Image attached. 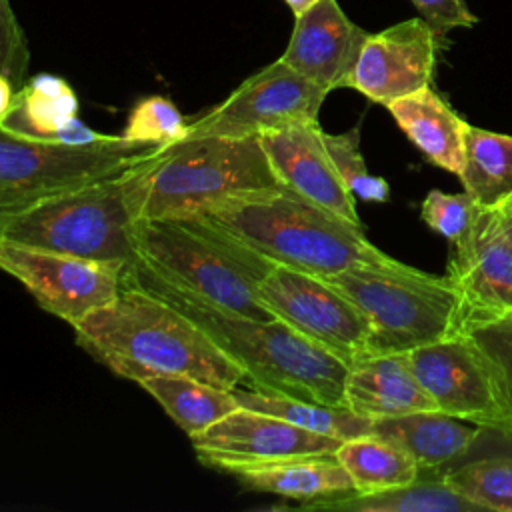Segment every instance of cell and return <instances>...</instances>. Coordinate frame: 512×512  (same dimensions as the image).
Returning a JSON list of instances; mask_svg holds the SVG:
<instances>
[{
	"instance_id": "obj_12",
	"label": "cell",
	"mask_w": 512,
	"mask_h": 512,
	"mask_svg": "<svg viewBox=\"0 0 512 512\" xmlns=\"http://www.w3.org/2000/svg\"><path fill=\"white\" fill-rule=\"evenodd\" d=\"M0 270L14 276L40 308L72 326L120 294L126 264L0 240Z\"/></svg>"
},
{
	"instance_id": "obj_24",
	"label": "cell",
	"mask_w": 512,
	"mask_h": 512,
	"mask_svg": "<svg viewBox=\"0 0 512 512\" xmlns=\"http://www.w3.org/2000/svg\"><path fill=\"white\" fill-rule=\"evenodd\" d=\"M138 384L188 436L204 432L240 408L232 390L192 376H150Z\"/></svg>"
},
{
	"instance_id": "obj_30",
	"label": "cell",
	"mask_w": 512,
	"mask_h": 512,
	"mask_svg": "<svg viewBox=\"0 0 512 512\" xmlns=\"http://www.w3.org/2000/svg\"><path fill=\"white\" fill-rule=\"evenodd\" d=\"M188 134V122L178 110V106L160 94L140 98L126 120L122 132L124 138L154 144L166 148L184 140Z\"/></svg>"
},
{
	"instance_id": "obj_4",
	"label": "cell",
	"mask_w": 512,
	"mask_h": 512,
	"mask_svg": "<svg viewBox=\"0 0 512 512\" xmlns=\"http://www.w3.org/2000/svg\"><path fill=\"white\" fill-rule=\"evenodd\" d=\"M134 260L222 312L276 318L258 294L276 264L200 214L142 218Z\"/></svg>"
},
{
	"instance_id": "obj_17",
	"label": "cell",
	"mask_w": 512,
	"mask_h": 512,
	"mask_svg": "<svg viewBox=\"0 0 512 512\" xmlns=\"http://www.w3.org/2000/svg\"><path fill=\"white\" fill-rule=\"evenodd\" d=\"M454 248L448 276L462 294L468 328L512 314V246L486 226L484 214L474 232Z\"/></svg>"
},
{
	"instance_id": "obj_38",
	"label": "cell",
	"mask_w": 512,
	"mask_h": 512,
	"mask_svg": "<svg viewBox=\"0 0 512 512\" xmlns=\"http://www.w3.org/2000/svg\"><path fill=\"white\" fill-rule=\"evenodd\" d=\"M492 216L504 220V218H512V194L508 198H504L500 204H496L494 208H490Z\"/></svg>"
},
{
	"instance_id": "obj_25",
	"label": "cell",
	"mask_w": 512,
	"mask_h": 512,
	"mask_svg": "<svg viewBox=\"0 0 512 512\" xmlns=\"http://www.w3.org/2000/svg\"><path fill=\"white\" fill-rule=\"evenodd\" d=\"M458 176L482 210L500 204L512 194V136L468 124L464 166Z\"/></svg>"
},
{
	"instance_id": "obj_20",
	"label": "cell",
	"mask_w": 512,
	"mask_h": 512,
	"mask_svg": "<svg viewBox=\"0 0 512 512\" xmlns=\"http://www.w3.org/2000/svg\"><path fill=\"white\" fill-rule=\"evenodd\" d=\"M386 108L428 162L456 176L462 172L468 122L432 86L392 100Z\"/></svg>"
},
{
	"instance_id": "obj_36",
	"label": "cell",
	"mask_w": 512,
	"mask_h": 512,
	"mask_svg": "<svg viewBox=\"0 0 512 512\" xmlns=\"http://www.w3.org/2000/svg\"><path fill=\"white\" fill-rule=\"evenodd\" d=\"M484 214V222H486V226L490 228V230H494L506 244H510L512 246V218H504V220H500V218H496V216H492V212L490 210H484L482 212Z\"/></svg>"
},
{
	"instance_id": "obj_32",
	"label": "cell",
	"mask_w": 512,
	"mask_h": 512,
	"mask_svg": "<svg viewBox=\"0 0 512 512\" xmlns=\"http://www.w3.org/2000/svg\"><path fill=\"white\" fill-rule=\"evenodd\" d=\"M468 334L488 356L498 388L512 414V314H504L468 328Z\"/></svg>"
},
{
	"instance_id": "obj_33",
	"label": "cell",
	"mask_w": 512,
	"mask_h": 512,
	"mask_svg": "<svg viewBox=\"0 0 512 512\" xmlns=\"http://www.w3.org/2000/svg\"><path fill=\"white\" fill-rule=\"evenodd\" d=\"M28 42L12 10L10 0H0V74L8 76L18 88L28 80Z\"/></svg>"
},
{
	"instance_id": "obj_39",
	"label": "cell",
	"mask_w": 512,
	"mask_h": 512,
	"mask_svg": "<svg viewBox=\"0 0 512 512\" xmlns=\"http://www.w3.org/2000/svg\"><path fill=\"white\" fill-rule=\"evenodd\" d=\"M286 6L292 10L294 16H300L302 12H306L308 8H312L318 0H284Z\"/></svg>"
},
{
	"instance_id": "obj_23",
	"label": "cell",
	"mask_w": 512,
	"mask_h": 512,
	"mask_svg": "<svg viewBox=\"0 0 512 512\" xmlns=\"http://www.w3.org/2000/svg\"><path fill=\"white\" fill-rule=\"evenodd\" d=\"M306 510H340V512H480L482 508L454 490L442 476L416 478L410 484L376 490L346 492L332 498L302 504Z\"/></svg>"
},
{
	"instance_id": "obj_3",
	"label": "cell",
	"mask_w": 512,
	"mask_h": 512,
	"mask_svg": "<svg viewBox=\"0 0 512 512\" xmlns=\"http://www.w3.org/2000/svg\"><path fill=\"white\" fill-rule=\"evenodd\" d=\"M200 216L274 264L320 278L348 270L420 272L376 248L362 228L286 186L228 198Z\"/></svg>"
},
{
	"instance_id": "obj_26",
	"label": "cell",
	"mask_w": 512,
	"mask_h": 512,
	"mask_svg": "<svg viewBox=\"0 0 512 512\" xmlns=\"http://www.w3.org/2000/svg\"><path fill=\"white\" fill-rule=\"evenodd\" d=\"M232 394L242 408L282 418L290 424H296L316 434L338 438L342 442L364 434H372V420L354 414L350 408L326 406L240 386L232 388Z\"/></svg>"
},
{
	"instance_id": "obj_11",
	"label": "cell",
	"mask_w": 512,
	"mask_h": 512,
	"mask_svg": "<svg viewBox=\"0 0 512 512\" xmlns=\"http://www.w3.org/2000/svg\"><path fill=\"white\" fill-rule=\"evenodd\" d=\"M328 92L280 58L248 76L230 96L188 122L186 138L260 136L294 124L318 122Z\"/></svg>"
},
{
	"instance_id": "obj_10",
	"label": "cell",
	"mask_w": 512,
	"mask_h": 512,
	"mask_svg": "<svg viewBox=\"0 0 512 512\" xmlns=\"http://www.w3.org/2000/svg\"><path fill=\"white\" fill-rule=\"evenodd\" d=\"M258 294L276 318L348 366L378 354L362 312L324 278L276 264L262 280Z\"/></svg>"
},
{
	"instance_id": "obj_15",
	"label": "cell",
	"mask_w": 512,
	"mask_h": 512,
	"mask_svg": "<svg viewBox=\"0 0 512 512\" xmlns=\"http://www.w3.org/2000/svg\"><path fill=\"white\" fill-rule=\"evenodd\" d=\"M318 122L294 124L258 136L278 182L320 208L362 228L354 196L338 176Z\"/></svg>"
},
{
	"instance_id": "obj_28",
	"label": "cell",
	"mask_w": 512,
	"mask_h": 512,
	"mask_svg": "<svg viewBox=\"0 0 512 512\" xmlns=\"http://www.w3.org/2000/svg\"><path fill=\"white\" fill-rule=\"evenodd\" d=\"M442 478L482 510L512 512V456L486 454L464 462Z\"/></svg>"
},
{
	"instance_id": "obj_7",
	"label": "cell",
	"mask_w": 512,
	"mask_h": 512,
	"mask_svg": "<svg viewBox=\"0 0 512 512\" xmlns=\"http://www.w3.org/2000/svg\"><path fill=\"white\" fill-rule=\"evenodd\" d=\"M324 280L362 312L378 354L408 352L468 330L462 294L448 274L348 270Z\"/></svg>"
},
{
	"instance_id": "obj_14",
	"label": "cell",
	"mask_w": 512,
	"mask_h": 512,
	"mask_svg": "<svg viewBox=\"0 0 512 512\" xmlns=\"http://www.w3.org/2000/svg\"><path fill=\"white\" fill-rule=\"evenodd\" d=\"M446 38L438 36L424 18H410L368 34L348 88L376 104H390L432 84L438 52Z\"/></svg>"
},
{
	"instance_id": "obj_21",
	"label": "cell",
	"mask_w": 512,
	"mask_h": 512,
	"mask_svg": "<svg viewBox=\"0 0 512 512\" xmlns=\"http://www.w3.org/2000/svg\"><path fill=\"white\" fill-rule=\"evenodd\" d=\"M484 428L440 410L372 420V434L400 446L420 470H434L466 456Z\"/></svg>"
},
{
	"instance_id": "obj_29",
	"label": "cell",
	"mask_w": 512,
	"mask_h": 512,
	"mask_svg": "<svg viewBox=\"0 0 512 512\" xmlns=\"http://www.w3.org/2000/svg\"><path fill=\"white\" fill-rule=\"evenodd\" d=\"M326 152L342 178L344 186L352 196L366 202H388L390 186L384 178L368 172L360 152V130L358 126L344 134L322 132Z\"/></svg>"
},
{
	"instance_id": "obj_2",
	"label": "cell",
	"mask_w": 512,
	"mask_h": 512,
	"mask_svg": "<svg viewBox=\"0 0 512 512\" xmlns=\"http://www.w3.org/2000/svg\"><path fill=\"white\" fill-rule=\"evenodd\" d=\"M72 330L80 348L136 384L150 376H192L228 390L246 384L244 370L198 324L134 284L124 282Z\"/></svg>"
},
{
	"instance_id": "obj_19",
	"label": "cell",
	"mask_w": 512,
	"mask_h": 512,
	"mask_svg": "<svg viewBox=\"0 0 512 512\" xmlns=\"http://www.w3.org/2000/svg\"><path fill=\"white\" fill-rule=\"evenodd\" d=\"M344 396L346 408L368 420L438 410L416 380L404 352L376 354L352 364Z\"/></svg>"
},
{
	"instance_id": "obj_1",
	"label": "cell",
	"mask_w": 512,
	"mask_h": 512,
	"mask_svg": "<svg viewBox=\"0 0 512 512\" xmlns=\"http://www.w3.org/2000/svg\"><path fill=\"white\" fill-rule=\"evenodd\" d=\"M124 282L156 294L198 324L244 370L248 388L346 408L350 366L280 318L252 320L222 312L162 280L138 260L126 266Z\"/></svg>"
},
{
	"instance_id": "obj_31",
	"label": "cell",
	"mask_w": 512,
	"mask_h": 512,
	"mask_svg": "<svg viewBox=\"0 0 512 512\" xmlns=\"http://www.w3.org/2000/svg\"><path fill=\"white\" fill-rule=\"evenodd\" d=\"M480 214L482 208L466 190L460 194L430 190L420 208L422 220L454 246L462 244L474 232Z\"/></svg>"
},
{
	"instance_id": "obj_13",
	"label": "cell",
	"mask_w": 512,
	"mask_h": 512,
	"mask_svg": "<svg viewBox=\"0 0 512 512\" xmlns=\"http://www.w3.org/2000/svg\"><path fill=\"white\" fill-rule=\"evenodd\" d=\"M190 442L204 466L228 474L292 458L334 454L342 444L338 438L242 406L190 436Z\"/></svg>"
},
{
	"instance_id": "obj_35",
	"label": "cell",
	"mask_w": 512,
	"mask_h": 512,
	"mask_svg": "<svg viewBox=\"0 0 512 512\" xmlns=\"http://www.w3.org/2000/svg\"><path fill=\"white\" fill-rule=\"evenodd\" d=\"M18 86L4 74H0V126L6 122V118L12 112L16 94H18Z\"/></svg>"
},
{
	"instance_id": "obj_5",
	"label": "cell",
	"mask_w": 512,
	"mask_h": 512,
	"mask_svg": "<svg viewBox=\"0 0 512 512\" xmlns=\"http://www.w3.org/2000/svg\"><path fill=\"white\" fill-rule=\"evenodd\" d=\"M148 158L26 208L0 212V240L128 266L136 258V228L142 220L140 174Z\"/></svg>"
},
{
	"instance_id": "obj_22",
	"label": "cell",
	"mask_w": 512,
	"mask_h": 512,
	"mask_svg": "<svg viewBox=\"0 0 512 512\" xmlns=\"http://www.w3.org/2000/svg\"><path fill=\"white\" fill-rule=\"evenodd\" d=\"M232 476L246 490L302 500L304 504L356 490L350 474L334 454L244 468L232 472Z\"/></svg>"
},
{
	"instance_id": "obj_9",
	"label": "cell",
	"mask_w": 512,
	"mask_h": 512,
	"mask_svg": "<svg viewBox=\"0 0 512 512\" xmlns=\"http://www.w3.org/2000/svg\"><path fill=\"white\" fill-rule=\"evenodd\" d=\"M404 354L416 380L440 412L512 436V414L498 388L494 368L468 332Z\"/></svg>"
},
{
	"instance_id": "obj_37",
	"label": "cell",
	"mask_w": 512,
	"mask_h": 512,
	"mask_svg": "<svg viewBox=\"0 0 512 512\" xmlns=\"http://www.w3.org/2000/svg\"><path fill=\"white\" fill-rule=\"evenodd\" d=\"M492 434L496 436V440L486 444L490 448L488 454H508V456H512V436H502V434H496V432H492Z\"/></svg>"
},
{
	"instance_id": "obj_27",
	"label": "cell",
	"mask_w": 512,
	"mask_h": 512,
	"mask_svg": "<svg viewBox=\"0 0 512 512\" xmlns=\"http://www.w3.org/2000/svg\"><path fill=\"white\" fill-rule=\"evenodd\" d=\"M334 456L346 468L358 492L404 486L420 476L418 464L400 446L376 434L344 440Z\"/></svg>"
},
{
	"instance_id": "obj_8",
	"label": "cell",
	"mask_w": 512,
	"mask_h": 512,
	"mask_svg": "<svg viewBox=\"0 0 512 512\" xmlns=\"http://www.w3.org/2000/svg\"><path fill=\"white\" fill-rule=\"evenodd\" d=\"M158 150L160 146L124 136L68 146L0 126V212L26 208L60 190L126 170Z\"/></svg>"
},
{
	"instance_id": "obj_18",
	"label": "cell",
	"mask_w": 512,
	"mask_h": 512,
	"mask_svg": "<svg viewBox=\"0 0 512 512\" xmlns=\"http://www.w3.org/2000/svg\"><path fill=\"white\" fill-rule=\"evenodd\" d=\"M8 132L60 142L68 146H88L106 140L78 120V96L74 88L56 74H36L18 90L6 122Z\"/></svg>"
},
{
	"instance_id": "obj_6",
	"label": "cell",
	"mask_w": 512,
	"mask_h": 512,
	"mask_svg": "<svg viewBox=\"0 0 512 512\" xmlns=\"http://www.w3.org/2000/svg\"><path fill=\"white\" fill-rule=\"evenodd\" d=\"M276 186L282 184L258 136L184 138L144 162L142 218L198 216L228 198Z\"/></svg>"
},
{
	"instance_id": "obj_16",
	"label": "cell",
	"mask_w": 512,
	"mask_h": 512,
	"mask_svg": "<svg viewBox=\"0 0 512 512\" xmlns=\"http://www.w3.org/2000/svg\"><path fill=\"white\" fill-rule=\"evenodd\" d=\"M366 38L368 32L354 24L336 0H318L294 16V28L280 60L326 92L348 88Z\"/></svg>"
},
{
	"instance_id": "obj_34",
	"label": "cell",
	"mask_w": 512,
	"mask_h": 512,
	"mask_svg": "<svg viewBox=\"0 0 512 512\" xmlns=\"http://www.w3.org/2000/svg\"><path fill=\"white\" fill-rule=\"evenodd\" d=\"M422 18L434 28V32L442 38L448 36L454 28H472L478 24V16H474L466 4V0H410Z\"/></svg>"
}]
</instances>
